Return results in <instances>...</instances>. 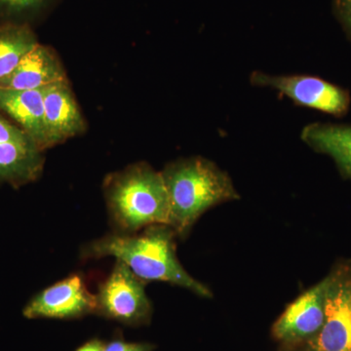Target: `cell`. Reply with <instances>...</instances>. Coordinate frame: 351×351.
<instances>
[{
  "mask_svg": "<svg viewBox=\"0 0 351 351\" xmlns=\"http://www.w3.org/2000/svg\"><path fill=\"white\" fill-rule=\"evenodd\" d=\"M335 15L351 40V0H332Z\"/></svg>",
  "mask_w": 351,
  "mask_h": 351,
  "instance_id": "obj_17",
  "label": "cell"
},
{
  "mask_svg": "<svg viewBox=\"0 0 351 351\" xmlns=\"http://www.w3.org/2000/svg\"><path fill=\"white\" fill-rule=\"evenodd\" d=\"M0 143H15V144L20 145L34 144L23 129L13 125L8 120L3 119L1 115H0Z\"/></svg>",
  "mask_w": 351,
  "mask_h": 351,
  "instance_id": "obj_15",
  "label": "cell"
},
{
  "mask_svg": "<svg viewBox=\"0 0 351 351\" xmlns=\"http://www.w3.org/2000/svg\"><path fill=\"white\" fill-rule=\"evenodd\" d=\"M43 105L49 147L82 134L86 129L68 80L44 87Z\"/></svg>",
  "mask_w": 351,
  "mask_h": 351,
  "instance_id": "obj_9",
  "label": "cell"
},
{
  "mask_svg": "<svg viewBox=\"0 0 351 351\" xmlns=\"http://www.w3.org/2000/svg\"><path fill=\"white\" fill-rule=\"evenodd\" d=\"M113 225L130 234L147 226L170 225V201L161 172L147 163L108 175L104 184Z\"/></svg>",
  "mask_w": 351,
  "mask_h": 351,
  "instance_id": "obj_3",
  "label": "cell"
},
{
  "mask_svg": "<svg viewBox=\"0 0 351 351\" xmlns=\"http://www.w3.org/2000/svg\"><path fill=\"white\" fill-rule=\"evenodd\" d=\"M175 230L168 225L147 226L140 234L114 233L88 244L83 258L113 257L125 263L143 282L160 281L188 289L202 298L212 292L182 267L176 255Z\"/></svg>",
  "mask_w": 351,
  "mask_h": 351,
  "instance_id": "obj_1",
  "label": "cell"
},
{
  "mask_svg": "<svg viewBox=\"0 0 351 351\" xmlns=\"http://www.w3.org/2000/svg\"><path fill=\"white\" fill-rule=\"evenodd\" d=\"M63 80H66V73L56 55L50 48L38 44L12 73L0 78V88L38 90Z\"/></svg>",
  "mask_w": 351,
  "mask_h": 351,
  "instance_id": "obj_10",
  "label": "cell"
},
{
  "mask_svg": "<svg viewBox=\"0 0 351 351\" xmlns=\"http://www.w3.org/2000/svg\"><path fill=\"white\" fill-rule=\"evenodd\" d=\"M96 297V313L108 319L128 326H141L151 320L152 302L145 294L144 282L119 260Z\"/></svg>",
  "mask_w": 351,
  "mask_h": 351,
  "instance_id": "obj_6",
  "label": "cell"
},
{
  "mask_svg": "<svg viewBox=\"0 0 351 351\" xmlns=\"http://www.w3.org/2000/svg\"><path fill=\"white\" fill-rule=\"evenodd\" d=\"M325 319L319 332L295 351H351V261L329 274Z\"/></svg>",
  "mask_w": 351,
  "mask_h": 351,
  "instance_id": "obj_4",
  "label": "cell"
},
{
  "mask_svg": "<svg viewBox=\"0 0 351 351\" xmlns=\"http://www.w3.org/2000/svg\"><path fill=\"white\" fill-rule=\"evenodd\" d=\"M301 138L314 152L331 157L341 175L351 181V124L314 122L304 126Z\"/></svg>",
  "mask_w": 351,
  "mask_h": 351,
  "instance_id": "obj_12",
  "label": "cell"
},
{
  "mask_svg": "<svg viewBox=\"0 0 351 351\" xmlns=\"http://www.w3.org/2000/svg\"><path fill=\"white\" fill-rule=\"evenodd\" d=\"M97 313V297L80 274H73L38 293L25 306L27 319H76Z\"/></svg>",
  "mask_w": 351,
  "mask_h": 351,
  "instance_id": "obj_8",
  "label": "cell"
},
{
  "mask_svg": "<svg viewBox=\"0 0 351 351\" xmlns=\"http://www.w3.org/2000/svg\"><path fill=\"white\" fill-rule=\"evenodd\" d=\"M170 201V226L186 237L210 208L239 199L230 176L203 157L180 159L161 172Z\"/></svg>",
  "mask_w": 351,
  "mask_h": 351,
  "instance_id": "obj_2",
  "label": "cell"
},
{
  "mask_svg": "<svg viewBox=\"0 0 351 351\" xmlns=\"http://www.w3.org/2000/svg\"><path fill=\"white\" fill-rule=\"evenodd\" d=\"M0 108L22 126L40 151L48 149L43 91L0 88Z\"/></svg>",
  "mask_w": 351,
  "mask_h": 351,
  "instance_id": "obj_11",
  "label": "cell"
},
{
  "mask_svg": "<svg viewBox=\"0 0 351 351\" xmlns=\"http://www.w3.org/2000/svg\"><path fill=\"white\" fill-rule=\"evenodd\" d=\"M105 343L98 339H91L75 351H105Z\"/></svg>",
  "mask_w": 351,
  "mask_h": 351,
  "instance_id": "obj_19",
  "label": "cell"
},
{
  "mask_svg": "<svg viewBox=\"0 0 351 351\" xmlns=\"http://www.w3.org/2000/svg\"><path fill=\"white\" fill-rule=\"evenodd\" d=\"M156 346L147 343H127L122 339H113L105 346V351H152Z\"/></svg>",
  "mask_w": 351,
  "mask_h": 351,
  "instance_id": "obj_18",
  "label": "cell"
},
{
  "mask_svg": "<svg viewBox=\"0 0 351 351\" xmlns=\"http://www.w3.org/2000/svg\"><path fill=\"white\" fill-rule=\"evenodd\" d=\"M250 82L254 86L276 90L301 107L336 117H345L350 110V92L318 76L270 75L256 71L250 75Z\"/></svg>",
  "mask_w": 351,
  "mask_h": 351,
  "instance_id": "obj_5",
  "label": "cell"
},
{
  "mask_svg": "<svg viewBox=\"0 0 351 351\" xmlns=\"http://www.w3.org/2000/svg\"><path fill=\"white\" fill-rule=\"evenodd\" d=\"M38 45L36 36L27 25L0 27V78L12 73L23 58Z\"/></svg>",
  "mask_w": 351,
  "mask_h": 351,
  "instance_id": "obj_14",
  "label": "cell"
},
{
  "mask_svg": "<svg viewBox=\"0 0 351 351\" xmlns=\"http://www.w3.org/2000/svg\"><path fill=\"white\" fill-rule=\"evenodd\" d=\"M34 144L0 143V182L20 186L38 179L44 158Z\"/></svg>",
  "mask_w": 351,
  "mask_h": 351,
  "instance_id": "obj_13",
  "label": "cell"
},
{
  "mask_svg": "<svg viewBox=\"0 0 351 351\" xmlns=\"http://www.w3.org/2000/svg\"><path fill=\"white\" fill-rule=\"evenodd\" d=\"M329 284L328 274L289 304L272 327L274 338L290 350L313 339L324 323Z\"/></svg>",
  "mask_w": 351,
  "mask_h": 351,
  "instance_id": "obj_7",
  "label": "cell"
},
{
  "mask_svg": "<svg viewBox=\"0 0 351 351\" xmlns=\"http://www.w3.org/2000/svg\"><path fill=\"white\" fill-rule=\"evenodd\" d=\"M47 0H0V10L11 15L31 13L38 10Z\"/></svg>",
  "mask_w": 351,
  "mask_h": 351,
  "instance_id": "obj_16",
  "label": "cell"
}]
</instances>
